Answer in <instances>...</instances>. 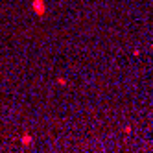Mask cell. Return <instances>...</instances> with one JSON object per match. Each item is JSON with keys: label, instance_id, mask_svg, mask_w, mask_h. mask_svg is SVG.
<instances>
[{"label": "cell", "instance_id": "3", "mask_svg": "<svg viewBox=\"0 0 153 153\" xmlns=\"http://www.w3.org/2000/svg\"><path fill=\"white\" fill-rule=\"evenodd\" d=\"M57 83H59V85H67V79H65V78H59Z\"/></svg>", "mask_w": 153, "mask_h": 153}, {"label": "cell", "instance_id": "2", "mask_svg": "<svg viewBox=\"0 0 153 153\" xmlns=\"http://www.w3.org/2000/svg\"><path fill=\"white\" fill-rule=\"evenodd\" d=\"M20 142H22V144H24V146H28V144H32V135H22V140H20Z\"/></svg>", "mask_w": 153, "mask_h": 153}, {"label": "cell", "instance_id": "1", "mask_svg": "<svg viewBox=\"0 0 153 153\" xmlns=\"http://www.w3.org/2000/svg\"><path fill=\"white\" fill-rule=\"evenodd\" d=\"M32 9L37 17H44V15H46V2H44V0H33Z\"/></svg>", "mask_w": 153, "mask_h": 153}]
</instances>
